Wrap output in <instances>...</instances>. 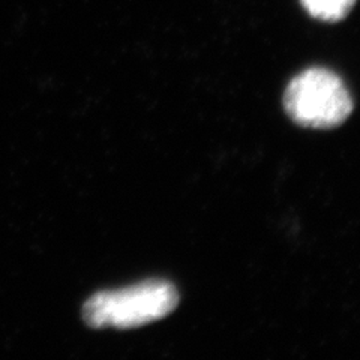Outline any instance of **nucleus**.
<instances>
[{
	"label": "nucleus",
	"instance_id": "nucleus-3",
	"mask_svg": "<svg viewBox=\"0 0 360 360\" xmlns=\"http://www.w3.org/2000/svg\"><path fill=\"white\" fill-rule=\"evenodd\" d=\"M308 14L321 21H340L345 18L356 0H300Z\"/></svg>",
	"mask_w": 360,
	"mask_h": 360
},
{
	"label": "nucleus",
	"instance_id": "nucleus-2",
	"mask_svg": "<svg viewBox=\"0 0 360 360\" xmlns=\"http://www.w3.org/2000/svg\"><path fill=\"white\" fill-rule=\"evenodd\" d=\"M284 107L303 128L333 129L352 115L353 99L336 74L311 68L292 78L285 90Z\"/></svg>",
	"mask_w": 360,
	"mask_h": 360
},
{
	"label": "nucleus",
	"instance_id": "nucleus-1",
	"mask_svg": "<svg viewBox=\"0 0 360 360\" xmlns=\"http://www.w3.org/2000/svg\"><path fill=\"white\" fill-rule=\"evenodd\" d=\"M179 305V292L167 281H146L117 291H103L83 308L84 321L94 329H135L168 317Z\"/></svg>",
	"mask_w": 360,
	"mask_h": 360
}]
</instances>
